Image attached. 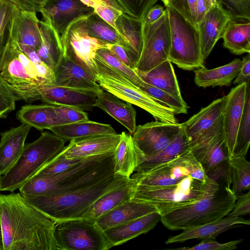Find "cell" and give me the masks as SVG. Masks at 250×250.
I'll return each instance as SVG.
<instances>
[{
    "instance_id": "1",
    "label": "cell",
    "mask_w": 250,
    "mask_h": 250,
    "mask_svg": "<svg viewBox=\"0 0 250 250\" xmlns=\"http://www.w3.org/2000/svg\"><path fill=\"white\" fill-rule=\"evenodd\" d=\"M3 250H59L56 223L20 192L0 194Z\"/></svg>"
},
{
    "instance_id": "2",
    "label": "cell",
    "mask_w": 250,
    "mask_h": 250,
    "mask_svg": "<svg viewBox=\"0 0 250 250\" xmlns=\"http://www.w3.org/2000/svg\"><path fill=\"white\" fill-rule=\"evenodd\" d=\"M114 151L88 157L61 173L35 176L19 189L24 197L66 193L93 185L114 174Z\"/></svg>"
},
{
    "instance_id": "3",
    "label": "cell",
    "mask_w": 250,
    "mask_h": 250,
    "mask_svg": "<svg viewBox=\"0 0 250 250\" xmlns=\"http://www.w3.org/2000/svg\"><path fill=\"white\" fill-rule=\"evenodd\" d=\"M130 178L113 175L93 185L75 191L25 198L56 223L80 219L83 218L90 207L99 197L125 184Z\"/></svg>"
},
{
    "instance_id": "4",
    "label": "cell",
    "mask_w": 250,
    "mask_h": 250,
    "mask_svg": "<svg viewBox=\"0 0 250 250\" xmlns=\"http://www.w3.org/2000/svg\"><path fill=\"white\" fill-rule=\"evenodd\" d=\"M220 189L218 182L190 176L172 186L150 187L135 183L132 198L155 208L161 215L176 208L193 204Z\"/></svg>"
},
{
    "instance_id": "5",
    "label": "cell",
    "mask_w": 250,
    "mask_h": 250,
    "mask_svg": "<svg viewBox=\"0 0 250 250\" xmlns=\"http://www.w3.org/2000/svg\"><path fill=\"white\" fill-rule=\"evenodd\" d=\"M65 143L53 132L45 131L34 142L25 145L15 163L0 176V191L19 189L63 150Z\"/></svg>"
},
{
    "instance_id": "6",
    "label": "cell",
    "mask_w": 250,
    "mask_h": 250,
    "mask_svg": "<svg viewBox=\"0 0 250 250\" xmlns=\"http://www.w3.org/2000/svg\"><path fill=\"white\" fill-rule=\"evenodd\" d=\"M229 185L193 204L161 215L160 221L171 230H185L219 220L232 209L236 195Z\"/></svg>"
},
{
    "instance_id": "7",
    "label": "cell",
    "mask_w": 250,
    "mask_h": 250,
    "mask_svg": "<svg viewBox=\"0 0 250 250\" xmlns=\"http://www.w3.org/2000/svg\"><path fill=\"white\" fill-rule=\"evenodd\" d=\"M0 75L24 101L37 88L53 84L54 80L53 70L44 62H33L21 51L16 40L4 53Z\"/></svg>"
},
{
    "instance_id": "8",
    "label": "cell",
    "mask_w": 250,
    "mask_h": 250,
    "mask_svg": "<svg viewBox=\"0 0 250 250\" xmlns=\"http://www.w3.org/2000/svg\"><path fill=\"white\" fill-rule=\"evenodd\" d=\"M96 81L101 87L122 100L134 104L163 122L177 123L173 110L151 97L124 75L95 57Z\"/></svg>"
},
{
    "instance_id": "9",
    "label": "cell",
    "mask_w": 250,
    "mask_h": 250,
    "mask_svg": "<svg viewBox=\"0 0 250 250\" xmlns=\"http://www.w3.org/2000/svg\"><path fill=\"white\" fill-rule=\"evenodd\" d=\"M168 12L171 45L168 60L185 70L205 67L198 28L169 7Z\"/></svg>"
},
{
    "instance_id": "10",
    "label": "cell",
    "mask_w": 250,
    "mask_h": 250,
    "mask_svg": "<svg viewBox=\"0 0 250 250\" xmlns=\"http://www.w3.org/2000/svg\"><path fill=\"white\" fill-rule=\"evenodd\" d=\"M190 176L204 179L210 177L190 151L145 172H136L131 178L136 184L150 187L177 185Z\"/></svg>"
},
{
    "instance_id": "11",
    "label": "cell",
    "mask_w": 250,
    "mask_h": 250,
    "mask_svg": "<svg viewBox=\"0 0 250 250\" xmlns=\"http://www.w3.org/2000/svg\"><path fill=\"white\" fill-rule=\"evenodd\" d=\"M54 235L59 250H107L111 248L103 231L89 219L58 222Z\"/></svg>"
},
{
    "instance_id": "12",
    "label": "cell",
    "mask_w": 250,
    "mask_h": 250,
    "mask_svg": "<svg viewBox=\"0 0 250 250\" xmlns=\"http://www.w3.org/2000/svg\"><path fill=\"white\" fill-rule=\"evenodd\" d=\"M86 18L73 22L61 37V42L64 56L95 75L96 52L100 48H107L108 43L88 34Z\"/></svg>"
},
{
    "instance_id": "13",
    "label": "cell",
    "mask_w": 250,
    "mask_h": 250,
    "mask_svg": "<svg viewBox=\"0 0 250 250\" xmlns=\"http://www.w3.org/2000/svg\"><path fill=\"white\" fill-rule=\"evenodd\" d=\"M171 39L168 12L152 23H143V46L135 69L146 72L168 60Z\"/></svg>"
},
{
    "instance_id": "14",
    "label": "cell",
    "mask_w": 250,
    "mask_h": 250,
    "mask_svg": "<svg viewBox=\"0 0 250 250\" xmlns=\"http://www.w3.org/2000/svg\"><path fill=\"white\" fill-rule=\"evenodd\" d=\"M189 147L208 176L227 164L223 114L213 125L190 143Z\"/></svg>"
},
{
    "instance_id": "15",
    "label": "cell",
    "mask_w": 250,
    "mask_h": 250,
    "mask_svg": "<svg viewBox=\"0 0 250 250\" xmlns=\"http://www.w3.org/2000/svg\"><path fill=\"white\" fill-rule=\"evenodd\" d=\"M100 92L45 84L37 88L27 98L26 102L42 100L48 104L91 110L95 106L97 98Z\"/></svg>"
},
{
    "instance_id": "16",
    "label": "cell",
    "mask_w": 250,
    "mask_h": 250,
    "mask_svg": "<svg viewBox=\"0 0 250 250\" xmlns=\"http://www.w3.org/2000/svg\"><path fill=\"white\" fill-rule=\"evenodd\" d=\"M181 129L180 123L156 120L137 126L132 137L135 146L145 158L163 150L176 138Z\"/></svg>"
},
{
    "instance_id": "17",
    "label": "cell",
    "mask_w": 250,
    "mask_h": 250,
    "mask_svg": "<svg viewBox=\"0 0 250 250\" xmlns=\"http://www.w3.org/2000/svg\"><path fill=\"white\" fill-rule=\"evenodd\" d=\"M40 12L61 38L73 22L87 17L94 10L80 0H47Z\"/></svg>"
},
{
    "instance_id": "18",
    "label": "cell",
    "mask_w": 250,
    "mask_h": 250,
    "mask_svg": "<svg viewBox=\"0 0 250 250\" xmlns=\"http://www.w3.org/2000/svg\"><path fill=\"white\" fill-rule=\"evenodd\" d=\"M234 19L231 12L224 8L218 0L207 12L198 25L201 51L205 60L210 54L217 42L222 38L230 21Z\"/></svg>"
},
{
    "instance_id": "19",
    "label": "cell",
    "mask_w": 250,
    "mask_h": 250,
    "mask_svg": "<svg viewBox=\"0 0 250 250\" xmlns=\"http://www.w3.org/2000/svg\"><path fill=\"white\" fill-rule=\"evenodd\" d=\"M247 83L237 85L225 96L223 130L229 158L233 155L237 130L245 101Z\"/></svg>"
},
{
    "instance_id": "20",
    "label": "cell",
    "mask_w": 250,
    "mask_h": 250,
    "mask_svg": "<svg viewBox=\"0 0 250 250\" xmlns=\"http://www.w3.org/2000/svg\"><path fill=\"white\" fill-rule=\"evenodd\" d=\"M121 134L97 135L72 139L54 159L85 158L114 151Z\"/></svg>"
},
{
    "instance_id": "21",
    "label": "cell",
    "mask_w": 250,
    "mask_h": 250,
    "mask_svg": "<svg viewBox=\"0 0 250 250\" xmlns=\"http://www.w3.org/2000/svg\"><path fill=\"white\" fill-rule=\"evenodd\" d=\"M53 84L61 86L92 90H103L95 75L72 61L63 54L53 69Z\"/></svg>"
},
{
    "instance_id": "22",
    "label": "cell",
    "mask_w": 250,
    "mask_h": 250,
    "mask_svg": "<svg viewBox=\"0 0 250 250\" xmlns=\"http://www.w3.org/2000/svg\"><path fill=\"white\" fill-rule=\"evenodd\" d=\"M157 211L113 227L104 231L111 247L123 244L152 229L160 221Z\"/></svg>"
},
{
    "instance_id": "23",
    "label": "cell",
    "mask_w": 250,
    "mask_h": 250,
    "mask_svg": "<svg viewBox=\"0 0 250 250\" xmlns=\"http://www.w3.org/2000/svg\"><path fill=\"white\" fill-rule=\"evenodd\" d=\"M31 127L21 124L0 133V176L6 173L19 158Z\"/></svg>"
},
{
    "instance_id": "24",
    "label": "cell",
    "mask_w": 250,
    "mask_h": 250,
    "mask_svg": "<svg viewBox=\"0 0 250 250\" xmlns=\"http://www.w3.org/2000/svg\"><path fill=\"white\" fill-rule=\"evenodd\" d=\"M250 224V221L242 216L231 217L227 216L216 221L184 230L180 234L169 237L165 243H182L193 239H215L220 234L230 229Z\"/></svg>"
},
{
    "instance_id": "25",
    "label": "cell",
    "mask_w": 250,
    "mask_h": 250,
    "mask_svg": "<svg viewBox=\"0 0 250 250\" xmlns=\"http://www.w3.org/2000/svg\"><path fill=\"white\" fill-rule=\"evenodd\" d=\"M154 207L130 199L99 217L95 223L103 231L106 229L157 211Z\"/></svg>"
},
{
    "instance_id": "26",
    "label": "cell",
    "mask_w": 250,
    "mask_h": 250,
    "mask_svg": "<svg viewBox=\"0 0 250 250\" xmlns=\"http://www.w3.org/2000/svg\"><path fill=\"white\" fill-rule=\"evenodd\" d=\"M225 96L214 100L186 122L181 124L189 144L208 130L222 116Z\"/></svg>"
},
{
    "instance_id": "27",
    "label": "cell",
    "mask_w": 250,
    "mask_h": 250,
    "mask_svg": "<svg viewBox=\"0 0 250 250\" xmlns=\"http://www.w3.org/2000/svg\"><path fill=\"white\" fill-rule=\"evenodd\" d=\"M145 156L135 146L131 134L123 131L114 150L113 170L115 176L130 178Z\"/></svg>"
},
{
    "instance_id": "28",
    "label": "cell",
    "mask_w": 250,
    "mask_h": 250,
    "mask_svg": "<svg viewBox=\"0 0 250 250\" xmlns=\"http://www.w3.org/2000/svg\"><path fill=\"white\" fill-rule=\"evenodd\" d=\"M95 106L106 112L132 135L136 128V112L132 104L103 89L98 95Z\"/></svg>"
},
{
    "instance_id": "29",
    "label": "cell",
    "mask_w": 250,
    "mask_h": 250,
    "mask_svg": "<svg viewBox=\"0 0 250 250\" xmlns=\"http://www.w3.org/2000/svg\"><path fill=\"white\" fill-rule=\"evenodd\" d=\"M16 117L22 124L41 131L62 125L56 105L52 104L23 105L17 112Z\"/></svg>"
},
{
    "instance_id": "30",
    "label": "cell",
    "mask_w": 250,
    "mask_h": 250,
    "mask_svg": "<svg viewBox=\"0 0 250 250\" xmlns=\"http://www.w3.org/2000/svg\"><path fill=\"white\" fill-rule=\"evenodd\" d=\"M134 185L135 182L130 177L125 184L105 193L92 204L83 218L95 222L102 215L132 199Z\"/></svg>"
},
{
    "instance_id": "31",
    "label": "cell",
    "mask_w": 250,
    "mask_h": 250,
    "mask_svg": "<svg viewBox=\"0 0 250 250\" xmlns=\"http://www.w3.org/2000/svg\"><path fill=\"white\" fill-rule=\"evenodd\" d=\"M242 60L236 58L230 62L215 68L202 67L194 70V82L199 87L229 86L239 73Z\"/></svg>"
},
{
    "instance_id": "32",
    "label": "cell",
    "mask_w": 250,
    "mask_h": 250,
    "mask_svg": "<svg viewBox=\"0 0 250 250\" xmlns=\"http://www.w3.org/2000/svg\"><path fill=\"white\" fill-rule=\"evenodd\" d=\"M134 69L144 82L175 97L182 99L176 74L169 60L146 72Z\"/></svg>"
},
{
    "instance_id": "33",
    "label": "cell",
    "mask_w": 250,
    "mask_h": 250,
    "mask_svg": "<svg viewBox=\"0 0 250 250\" xmlns=\"http://www.w3.org/2000/svg\"><path fill=\"white\" fill-rule=\"evenodd\" d=\"M39 22L37 13L20 10L15 39L21 51L27 49L37 51L40 46L42 40Z\"/></svg>"
},
{
    "instance_id": "34",
    "label": "cell",
    "mask_w": 250,
    "mask_h": 250,
    "mask_svg": "<svg viewBox=\"0 0 250 250\" xmlns=\"http://www.w3.org/2000/svg\"><path fill=\"white\" fill-rule=\"evenodd\" d=\"M116 29L127 44L135 66L143 46V21L122 13L117 19Z\"/></svg>"
},
{
    "instance_id": "35",
    "label": "cell",
    "mask_w": 250,
    "mask_h": 250,
    "mask_svg": "<svg viewBox=\"0 0 250 250\" xmlns=\"http://www.w3.org/2000/svg\"><path fill=\"white\" fill-rule=\"evenodd\" d=\"M49 130L65 141L93 135L117 133L109 124L88 120L53 126Z\"/></svg>"
},
{
    "instance_id": "36",
    "label": "cell",
    "mask_w": 250,
    "mask_h": 250,
    "mask_svg": "<svg viewBox=\"0 0 250 250\" xmlns=\"http://www.w3.org/2000/svg\"><path fill=\"white\" fill-rule=\"evenodd\" d=\"M232 19L228 23L222 38L224 47L232 53L239 55L250 53V21Z\"/></svg>"
},
{
    "instance_id": "37",
    "label": "cell",
    "mask_w": 250,
    "mask_h": 250,
    "mask_svg": "<svg viewBox=\"0 0 250 250\" xmlns=\"http://www.w3.org/2000/svg\"><path fill=\"white\" fill-rule=\"evenodd\" d=\"M190 151L188 140L182 128L176 138L158 153L145 157L135 171L145 172L152 168L172 160Z\"/></svg>"
},
{
    "instance_id": "38",
    "label": "cell",
    "mask_w": 250,
    "mask_h": 250,
    "mask_svg": "<svg viewBox=\"0 0 250 250\" xmlns=\"http://www.w3.org/2000/svg\"><path fill=\"white\" fill-rule=\"evenodd\" d=\"M41 44L36 52L41 60L53 70L63 54L60 36L46 21L39 22Z\"/></svg>"
},
{
    "instance_id": "39",
    "label": "cell",
    "mask_w": 250,
    "mask_h": 250,
    "mask_svg": "<svg viewBox=\"0 0 250 250\" xmlns=\"http://www.w3.org/2000/svg\"><path fill=\"white\" fill-rule=\"evenodd\" d=\"M20 10L11 2L0 0V66L8 46L15 39L16 28Z\"/></svg>"
},
{
    "instance_id": "40",
    "label": "cell",
    "mask_w": 250,
    "mask_h": 250,
    "mask_svg": "<svg viewBox=\"0 0 250 250\" xmlns=\"http://www.w3.org/2000/svg\"><path fill=\"white\" fill-rule=\"evenodd\" d=\"M218 0H164L166 7L171 8L197 27L207 12ZM198 28V27H197Z\"/></svg>"
},
{
    "instance_id": "41",
    "label": "cell",
    "mask_w": 250,
    "mask_h": 250,
    "mask_svg": "<svg viewBox=\"0 0 250 250\" xmlns=\"http://www.w3.org/2000/svg\"><path fill=\"white\" fill-rule=\"evenodd\" d=\"M86 28L90 37L108 44H118L122 46L131 58L127 44L117 30L95 12L86 18Z\"/></svg>"
},
{
    "instance_id": "42",
    "label": "cell",
    "mask_w": 250,
    "mask_h": 250,
    "mask_svg": "<svg viewBox=\"0 0 250 250\" xmlns=\"http://www.w3.org/2000/svg\"><path fill=\"white\" fill-rule=\"evenodd\" d=\"M232 190L236 194L249 190L250 188V163L246 157L233 155L228 160Z\"/></svg>"
},
{
    "instance_id": "43",
    "label": "cell",
    "mask_w": 250,
    "mask_h": 250,
    "mask_svg": "<svg viewBox=\"0 0 250 250\" xmlns=\"http://www.w3.org/2000/svg\"><path fill=\"white\" fill-rule=\"evenodd\" d=\"M250 144V80L247 82L245 101L240 122L233 155L246 157Z\"/></svg>"
},
{
    "instance_id": "44",
    "label": "cell",
    "mask_w": 250,
    "mask_h": 250,
    "mask_svg": "<svg viewBox=\"0 0 250 250\" xmlns=\"http://www.w3.org/2000/svg\"><path fill=\"white\" fill-rule=\"evenodd\" d=\"M139 87L151 97L172 109L175 115L188 113L189 106L183 98L175 97L144 81Z\"/></svg>"
},
{
    "instance_id": "45",
    "label": "cell",
    "mask_w": 250,
    "mask_h": 250,
    "mask_svg": "<svg viewBox=\"0 0 250 250\" xmlns=\"http://www.w3.org/2000/svg\"><path fill=\"white\" fill-rule=\"evenodd\" d=\"M96 56L108 66L122 73L136 86L139 87L143 82L134 69L126 65L108 49L106 48L99 49L96 52Z\"/></svg>"
},
{
    "instance_id": "46",
    "label": "cell",
    "mask_w": 250,
    "mask_h": 250,
    "mask_svg": "<svg viewBox=\"0 0 250 250\" xmlns=\"http://www.w3.org/2000/svg\"><path fill=\"white\" fill-rule=\"evenodd\" d=\"M21 97L0 75V119L5 118L15 109L17 101Z\"/></svg>"
},
{
    "instance_id": "47",
    "label": "cell",
    "mask_w": 250,
    "mask_h": 250,
    "mask_svg": "<svg viewBox=\"0 0 250 250\" xmlns=\"http://www.w3.org/2000/svg\"><path fill=\"white\" fill-rule=\"evenodd\" d=\"M158 0H115L128 16L143 20L148 10Z\"/></svg>"
},
{
    "instance_id": "48",
    "label": "cell",
    "mask_w": 250,
    "mask_h": 250,
    "mask_svg": "<svg viewBox=\"0 0 250 250\" xmlns=\"http://www.w3.org/2000/svg\"><path fill=\"white\" fill-rule=\"evenodd\" d=\"M86 158L87 157L63 159H55L54 158L35 176L53 175L61 173L77 165Z\"/></svg>"
},
{
    "instance_id": "49",
    "label": "cell",
    "mask_w": 250,
    "mask_h": 250,
    "mask_svg": "<svg viewBox=\"0 0 250 250\" xmlns=\"http://www.w3.org/2000/svg\"><path fill=\"white\" fill-rule=\"evenodd\" d=\"M242 239L221 243L215 239L203 240L200 243L190 247L174 249L179 250H232L237 248V245L243 241Z\"/></svg>"
},
{
    "instance_id": "50",
    "label": "cell",
    "mask_w": 250,
    "mask_h": 250,
    "mask_svg": "<svg viewBox=\"0 0 250 250\" xmlns=\"http://www.w3.org/2000/svg\"><path fill=\"white\" fill-rule=\"evenodd\" d=\"M56 109L62 125L88 120L87 114L77 108L56 105Z\"/></svg>"
},
{
    "instance_id": "51",
    "label": "cell",
    "mask_w": 250,
    "mask_h": 250,
    "mask_svg": "<svg viewBox=\"0 0 250 250\" xmlns=\"http://www.w3.org/2000/svg\"><path fill=\"white\" fill-rule=\"evenodd\" d=\"M229 9L234 19L250 20V0H221Z\"/></svg>"
},
{
    "instance_id": "52",
    "label": "cell",
    "mask_w": 250,
    "mask_h": 250,
    "mask_svg": "<svg viewBox=\"0 0 250 250\" xmlns=\"http://www.w3.org/2000/svg\"><path fill=\"white\" fill-rule=\"evenodd\" d=\"M250 213V192L236 195V200L231 210L227 216L231 217H240Z\"/></svg>"
},
{
    "instance_id": "53",
    "label": "cell",
    "mask_w": 250,
    "mask_h": 250,
    "mask_svg": "<svg viewBox=\"0 0 250 250\" xmlns=\"http://www.w3.org/2000/svg\"><path fill=\"white\" fill-rule=\"evenodd\" d=\"M94 12L116 29L115 22L119 16L123 13L102 2L94 8Z\"/></svg>"
},
{
    "instance_id": "54",
    "label": "cell",
    "mask_w": 250,
    "mask_h": 250,
    "mask_svg": "<svg viewBox=\"0 0 250 250\" xmlns=\"http://www.w3.org/2000/svg\"><path fill=\"white\" fill-rule=\"evenodd\" d=\"M15 5L21 11L40 12L45 2L43 0H5Z\"/></svg>"
},
{
    "instance_id": "55",
    "label": "cell",
    "mask_w": 250,
    "mask_h": 250,
    "mask_svg": "<svg viewBox=\"0 0 250 250\" xmlns=\"http://www.w3.org/2000/svg\"><path fill=\"white\" fill-rule=\"evenodd\" d=\"M107 48L128 67L133 69L135 68L128 53L122 46L118 44H108Z\"/></svg>"
},
{
    "instance_id": "56",
    "label": "cell",
    "mask_w": 250,
    "mask_h": 250,
    "mask_svg": "<svg viewBox=\"0 0 250 250\" xmlns=\"http://www.w3.org/2000/svg\"><path fill=\"white\" fill-rule=\"evenodd\" d=\"M250 80V54L242 59V64L238 74L234 79L233 84L239 85Z\"/></svg>"
},
{
    "instance_id": "57",
    "label": "cell",
    "mask_w": 250,
    "mask_h": 250,
    "mask_svg": "<svg viewBox=\"0 0 250 250\" xmlns=\"http://www.w3.org/2000/svg\"><path fill=\"white\" fill-rule=\"evenodd\" d=\"M166 9L161 5L152 6L142 20L143 23H152L160 19L165 12Z\"/></svg>"
},
{
    "instance_id": "58",
    "label": "cell",
    "mask_w": 250,
    "mask_h": 250,
    "mask_svg": "<svg viewBox=\"0 0 250 250\" xmlns=\"http://www.w3.org/2000/svg\"><path fill=\"white\" fill-rule=\"evenodd\" d=\"M0 250H3V244L2 239V229L0 220Z\"/></svg>"
},
{
    "instance_id": "59",
    "label": "cell",
    "mask_w": 250,
    "mask_h": 250,
    "mask_svg": "<svg viewBox=\"0 0 250 250\" xmlns=\"http://www.w3.org/2000/svg\"><path fill=\"white\" fill-rule=\"evenodd\" d=\"M45 2H46L47 0H43Z\"/></svg>"
},
{
    "instance_id": "60",
    "label": "cell",
    "mask_w": 250,
    "mask_h": 250,
    "mask_svg": "<svg viewBox=\"0 0 250 250\" xmlns=\"http://www.w3.org/2000/svg\"><path fill=\"white\" fill-rule=\"evenodd\" d=\"M162 0V1H163L164 0Z\"/></svg>"
},
{
    "instance_id": "61",
    "label": "cell",
    "mask_w": 250,
    "mask_h": 250,
    "mask_svg": "<svg viewBox=\"0 0 250 250\" xmlns=\"http://www.w3.org/2000/svg\"></svg>"
}]
</instances>
